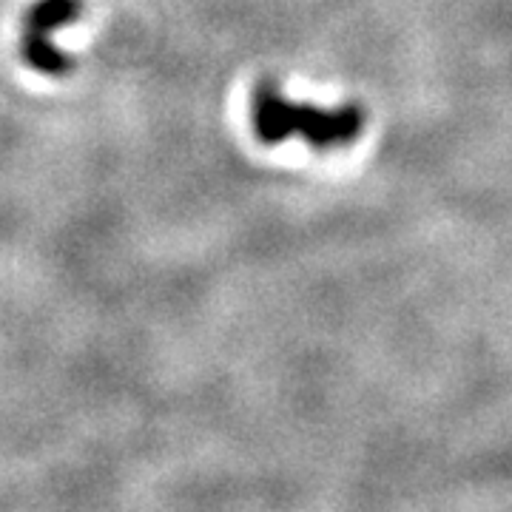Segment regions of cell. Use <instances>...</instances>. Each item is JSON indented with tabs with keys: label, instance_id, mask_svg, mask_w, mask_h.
Listing matches in <instances>:
<instances>
[{
	"label": "cell",
	"instance_id": "7a4b0ae2",
	"mask_svg": "<svg viewBox=\"0 0 512 512\" xmlns=\"http://www.w3.org/2000/svg\"><path fill=\"white\" fill-rule=\"evenodd\" d=\"M80 12V0H37L26 12V29H23V57L26 63L49 77H63L72 72V57H66L49 35L72 23Z\"/></svg>",
	"mask_w": 512,
	"mask_h": 512
},
{
	"label": "cell",
	"instance_id": "6da1fadb",
	"mask_svg": "<svg viewBox=\"0 0 512 512\" xmlns=\"http://www.w3.org/2000/svg\"><path fill=\"white\" fill-rule=\"evenodd\" d=\"M365 128V111L359 106L316 109L285 100L271 80L259 83L254 92V131L265 146L285 143L291 134H302L308 146L328 151L356 143Z\"/></svg>",
	"mask_w": 512,
	"mask_h": 512
}]
</instances>
